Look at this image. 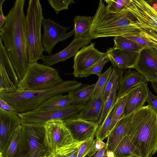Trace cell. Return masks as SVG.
Segmentation results:
<instances>
[{"instance_id": "cell-5", "label": "cell", "mask_w": 157, "mask_h": 157, "mask_svg": "<svg viewBox=\"0 0 157 157\" xmlns=\"http://www.w3.org/2000/svg\"><path fill=\"white\" fill-rule=\"evenodd\" d=\"M27 54L29 64L37 63L44 51L42 43L41 27L44 18L42 5L39 0H30L26 16Z\"/></svg>"}, {"instance_id": "cell-36", "label": "cell", "mask_w": 157, "mask_h": 157, "mask_svg": "<svg viewBox=\"0 0 157 157\" xmlns=\"http://www.w3.org/2000/svg\"><path fill=\"white\" fill-rule=\"evenodd\" d=\"M94 136L89 140L82 142L78 147V152L77 157H85L91 153L94 150V145L96 139Z\"/></svg>"}, {"instance_id": "cell-31", "label": "cell", "mask_w": 157, "mask_h": 157, "mask_svg": "<svg viewBox=\"0 0 157 157\" xmlns=\"http://www.w3.org/2000/svg\"><path fill=\"white\" fill-rule=\"evenodd\" d=\"M110 61L106 54L97 62L82 71L79 78L86 77L91 74H94L99 77L101 75L102 69L105 65Z\"/></svg>"}, {"instance_id": "cell-21", "label": "cell", "mask_w": 157, "mask_h": 157, "mask_svg": "<svg viewBox=\"0 0 157 157\" xmlns=\"http://www.w3.org/2000/svg\"><path fill=\"white\" fill-rule=\"evenodd\" d=\"M145 84L136 86L128 91V96L121 117L127 116L144 106L147 96Z\"/></svg>"}, {"instance_id": "cell-45", "label": "cell", "mask_w": 157, "mask_h": 157, "mask_svg": "<svg viewBox=\"0 0 157 157\" xmlns=\"http://www.w3.org/2000/svg\"><path fill=\"white\" fill-rule=\"evenodd\" d=\"M106 146V143L100 140H96L95 143L94 150L99 151Z\"/></svg>"}, {"instance_id": "cell-11", "label": "cell", "mask_w": 157, "mask_h": 157, "mask_svg": "<svg viewBox=\"0 0 157 157\" xmlns=\"http://www.w3.org/2000/svg\"><path fill=\"white\" fill-rule=\"evenodd\" d=\"M19 82L0 37V93H9L18 89Z\"/></svg>"}, {"instance_id": "cell-33", "label": "cell", "mask_w": 157, "mask_h": 157, "mask_svg": "<svg viewBox=\"0 0 157 157\" xmlns=\"http://www.w3.org/2000/svg\"><path fill=\"white\" fill-rule=\"evenodd\" d=\"M124 70L118 69L114 67L110 75L109 80L105 88L103 94L104 102L107 100L112 89L115 83L119 81L121 76L123 75Z\"/></svg>"}, {"instance_id": "cell-35", "label": "cell", "mask_w": 157, "mask_h": 157, "mask_svg": "<svg viewBox=\"0 0 157 157\" xmlns=\"http://www.w3.org/2000/svg\"><path fill=\"white\" fill-rule=\"evenodd\" d=\"M130 0H106L107 4L106 6L107 10L109 12L116 13L127 8Z\"/></svg>"}, {"instance_id": "cell-39", "label": "cell", "mask_w": 157, "mask_h": 157, "mask_svg": "<svg viewBox=\"0 0 157 157\" xmlns=\"http://www.w3.org/2000/svg\"><path fill=\"white\" fill-rule=\"evenodd\" d=\"M140 35L155 44L157 45V32L147 29L139 28Z\"/></svg>"}, {"instance_id": "cell-17", "label": "cell", "mask_w": 157, "mask_h": 157, "mask_svg": "<svg viewBox=\"0 0 157 157\" xmlns=\"http://www.w3.org/2000/svg\"><path fill=\"white\" fill-rule=\"evenodd\" d=\"M92 39L91 37L74 38L70 44L62 51L54 55L46 56L43 55L41 59L43 64L51 67L75 56L79 49L86 46Z\"/></svg>"}, {"instance_id": "cell-16", "label": "cell", "mask_w": 157, "mask_h": 157, "mask_svg": "<svg viewBox=\"0 0 157 157\" xmlns=\"http://www.w3.org/2000/svg\"><path fill=\"white\" fill-rule=\"evenodd\" d=\"M105 53L113 67L124 70L133 68L137 62L140 52L124 50L114 46L108 49Z\"/></svg>"}, {"instance_id": "cell-48", "label": "cell", "mask_w": 157, "mask_h": 157, "mask_svg": "<svg viewBox=\"0 0 157 157\" xmlns=\"http://www.w3.org/2000/svg\"><path fill=\"white\" fill-rule=\"evenodd\" d=\"M147 1L148 2H150V3L148 2L149 3H152L156 5V7H157V0H149ZM156 10L157 11V8H156Z\"/></svg>"}, {"instance_id": "cell-6", "label": "cell", "mask_w": 157, "mask_h": 157, "mask_svg": "<svg viewBox=\"0 0 157 157\" xmlns=\"http://www.w3.org/2000/svg\"><path fill=\"white\" fill-rule=\"evenodd\" d=\"M63 81L56 69L43 64L33 63L29 64L25 77L19 82L18 89L40 90L58 85Z\"/></svg>"}, {"instance_id": "cell-14", "label": "cell", "mask_w": 157, "mask_h": 157, "mask_svg": "<svg viewBox=\"0 0 157 157\" xmlns=\"http://www.w3.org/2000/svg\"><path fill=\"white\" fill-rule=\"evenodd\" d=\"M105 54L96 49L94 43L82 48L74 56V76L79 78L82 71L97 62Z\"/></svg>"}, {"instance_id": "cell-44", "label": "cell", "mask_w": 157, "mask_h": 157, "mask_svg": "<svg viewBox=\"0 0 157 157\" xmlns=\"http://www.w3.org/2000/svg\"><path fill=\"white\" fill-rule=\"evenodd\" d=\"M107 150V145L102 149L98 151L94 150L88 157H103Z\"/></svg>"}, {"instance_id": "cell-29", "label": "cell", "mask_w": 157, "mask_h": 157, "mask_svg": "<svg viewBox=\"0 0 157 157\" xmlns=\"http://www.w3.org/2000/svg\"><path fill=\"white\" fill-rule=\"evenodd\" d=\"M113 41L115 47L124 50L140 52L144 48L141 45L123 36H115Z\"/></svg>"}, {"instance_id": "cell-13", "label": "cell", "mask_w": 157, "mask_h": 157, "mask_svg": "<svg viewBox=\"0 0 157 157\" xmlns=\"http://www.w3.org/2000/svg\"><path fill=\"white\" fill-rule=\"evenodd\" d=\"M148 81L157 79V48L154 47L144 48L140 52L137 62L134 67Z\"/></svg>"}, {"instance_id": "cell-34", "label": "cell", "mask_w": 157, "mask_h": 157, "mask_svg": "<svg viewBox=\"0 0 157 157\" xmlns=\"http://www.w3.org/2000/svg\"><path fill=\"white\" fill-rule=\"evenodd\" d=\"M115 105L102 124L99 126L96 134V139L102 141L107 137L115 111Z\"/></svg>"}, {"instance_id": "cell-20", "label": "cell", "mask_w": 157, "mask_h": 157, "mask_svg": "<svg viewBox=\"0 0 157 157\" xmlns=\"http://www.w3.org/2000/svg\"><path fill=\"white\" fill-rule=\"evenodd\" d=\"M132 114L121 117L108 134L106 143L107 150L114 152L120 141L127 136Z\"/></svg>"}, {"instance_id": "cell-49", "label": "cell", "mask_w": 157, "mask_h": 157, "mask_svg": "<svg viewBox=\"0 0 157 157\" xmlns=\"http://www.w3.org/2000/svg\"><path fill=\"white\" fill-rule=\"evenodd\" d=\"M154 47H155L156 48H157V45H156V44H154Z\"/></svg>"}, {"instance_id": "cell-40", "label": "cell", "mask_w": 157, "mask_h": 157, "mask_svg": "<svg viewBox=\"0 0 157 157\" xmlns=\"http://www.w3.org/2000/svg\"><path fill=\"white\" fill-rule=\"evenodd\" d=\"M147 83L145 84L147 96L146 102L148 103L150 106L157 112V96L153 94L149 90Z\"/></svg>"}, {"instance_id": "cell-37", "label": "cell", "mask_w": 157, "mask_h": 157, "mask_svg": "<svg viewBox=\"0 0 157 157\" xmlns=\"http://www.w3.org/2000/svg\"><path fill=\"white\" fill-rule=\"evenodd\" d=\"M81 143H78L57 150L55 153L60 157H77L78 147Z\"/></svg>"}, {"instance_id": "cell-28", "label": "cell", "mask_w": 157, "mask_h": 157, "mask_svg": "<svg viewBox=\"0 0 157 157\" xmlns=\"http://www.w3.org/2000/svg\"><path fill=\"white\" fill-rule=\"evenodd\" d=\"M118 84L119 81L113 86L109 98L104 103L101 115L97 122L99 126L102 124L114 105L117 99V91Z\"/></svg>"}, {"instance_id": "cell-9", "label": "cell", "mask_w": 157, "mask_h": 157, "mask_svg": "<svg viewBox=\"0 0 157 157\" xmlns=\"http://www.w3.org/2000/svg\"><path fill=\"white\" fill-rule=\"evenodd\" d=\"M84 106L72 104L58 109L47 111L32 110L18 116L23 123H35L44 124L53 120H60L64 122L71 119L77 118Z\"/></svg>"}, {"instance_id": "cell-30", "label": "cell", "mask_w": 157, "mask_h": 157, "mask_svg": "<svg viewBox=\"0 0 157 157\" xmlns=\"http://www.w3.org/2000/svg\"><path fill=\"white\" fill-rule=\"evenodd\" d=\"M113 70L112 66H110L104 73L99 77L98 80L95 83L92 99L98 97L101 93H104Z\"/></svg>"}, {"instance_id": "cell-23", "label": "cell", "mask_w": 157, "mask_h": 157, "mask_svg": "<svg viewBox=\"0 0 157 157\" xmlns=\"http://www.w3.org/2000/svg\"><path fill=\"white\" fill-rule=\"evenodd\" d=\"M21 125L12 133L3 147L0 150V157H23Z\"/></svg>"}, {"instance_id": "cell-22", "label": "cell", "mask_w": 157, "mask_h": 157, "mask_svg": "<svg viewBox=\"0 0 157 157\" xmlns=\"http://www.w3.org/2000/svg\"><path fill=\"white\" fill-rule=\"evenodd\" d=\"M104 93L97 98L91 99L78 113L77 118L98 122L101 115L104 105Z\"/></svg>"}, {"instance_id": "cell-18", "label": "cell", "mask_w": 157, "mask_h": 157, "mask_svg": "<svg viewBox=\"0 0 157 157\" xmlns=\"http://www.w3.org/2000/svg\"><path fill=\"white\" fill-rule=\"evenodd\" d=\"M18 114L0 109V150L6 144L13 132L22 124Z\"/></svg>"}, {"instance_id": "cell-41", "label": "cell", "mask_w": 157, "mask_h": 157, "mask_svg": "<svg viewBox=\"0 0 157 157\" xmlns=\"http://www.w3.org/2000/svg\"><path fill=\"white\" fill-rule=\"evenodd\" d=\"M142 46L144 48L146 47H154V44L147 39L140 36H123Z\"/></svg>"}, {"instance_id": "cell-47", "label": "cell", "mask_w": 157, "mask_h": 157, "mask_svg": "<svg viewBox=\"0 0 157 157\" xmlns=\"http://www.w3.org/2000/svg\"><path fill=\"white\" fill-rule=\"evenodd\" d=\"M43 157H58L56 153H49Z\"/></svg>"}, {"instance_id": "cell-2", "label": "cell", "mask_w": 157, "mask_h": 157, "mask_svg": "<svg viewBox=\"0 0 157 157\" xmlns=\"http://www.w3.org/2000/svg\"><path fill=\"white\" fill-rule=\"evenodd\" d=\"M139 25L135 16L128 8L118 13L108 12L100 0L90 29L92 39L118 36H140Z\"/></svg>"}, {"instance_id": "cell-10", "label": "cell", "mask_w": 157, "mask_h": 157, "mask_svg": "<svg viewBox=\"0 0 157 157\" xmlns=\"http://www.w3.org/2000/svg\"><path fill=\"white\" fill-rule=\"evenodd\" d=\"M42 25L44 29L42 38V46L44 51L50 55H51L56 44L68 39L75 33L74 29L66 33L70 27L62 26L50 18H44Z\"/></svg>"}, {"instance_id": "cell-19", "label": "cell", "mask_w": 157, "mask_h": 157, "mask_svg": "<svg viewBox=\"0 0 157 157\" xmlns=\"http://www.w3.org/2000/svg\"><path fill=\"white\" fill-rule=\"evenodd\" d=\"M148 82L144 75L135 69L126 70L124 75L119 78L116 100L124 96L132 88Z\"/></svg>"}, {"instance_id": "cell-52", "label": "cell", "mask_w": 157, "mask_h": 157, "mask_svg": "<svg viewBox=\"0 0 157 157\" xmlns=\"http://www.w3.org/2000/svg\"><path fill=\"white\" fill-rule=\"evenodd\" d=\"M58 157H60L59 156H58Z\"/></svg>"}, {"instance_id": "cell-53", "label": "cell", "mask_w": 157, "mask_h": 157, "mask_svg": "<svg viewBox=\"0 0 157 157\" xmlns=\"http://www.w3.org/2000/svg\"></svg>"}, {"instance_id": "cell-7", "label": "cell", "mask_w": 157, "mask_h": 157, "mask_svg": "<svg viewBox=\"0 0 157 157\" xmlns=\"http://www.w3.org/2000/svg\"><path fill=\"white\" fill-rule=\"evenodd\" d=\"M21 126L23 157H43L50 153L44 144V124L23 123Z\"/></svg>"}, {"instance_id": "cell-3", "label": "cell", "mask_w": 157, "mask_h": 157, "mask_svg": "<svg viewBox=\"0 0 157 157\" xmlns=\"http://www.w3.org/2000/svg\"><path fill=\"white\" fill-rule=\"evenodd\" d=\"M127 136L140 156L155 155L157 151V112L148 105L133 112Z\"/></svg>"}, {"instance_id": "cell-42", "label": "cell", "mask_w": 157, "mask_h": 157, "mask_svg": "<svg viewBox=\"0 0 157 157\" xmlns=\"http://www.w3.org/2000/svg\"><path fill=\"white\" fill-rule=\"evenodd\" d=\"M0 109L6 112L18 114L15 108L0 98Z\"/></svg>"}, {"instance_id": "cell-24", "label": "cell", "mask_w": 157, "mask_h": 157, "mask_svg": "<svg viewBox=\"0 0 157 157\" xmlns=\"http://www.w3.org/2000/svg\"><path fill=\"white\" fill-rule=\"evenodd\" d=\"M95 84H85L68 92L73 104L85 106L92 99Z\"/></svg>"}, {"instance_id": "cell-15", "label": "cell", "mask_w": 157, "mask_h": 157, "mask_svg": "<svg viewBox=\"0 0 157 157\" xmlns=\"http://www.w3.org/2000/svg\"><path fill=\"white\" fill-rule=\"evenodd\" d=\"M74 141L81 143L96 136L99 125L97 122L77 118L64 122Z\"/></svg>"}, {"instance_id": "cell-38", "label": "cell", "mask_w": 157, "mask_h": 157, "mask_svg": "<svg viewBox=\"0 0 157 157\" xmlns=\"http://www.w3.org/2000/svg\"><path fill=\"white\" fill-rule=\"evenodd\" d=\"M48 4L54 10L56 14L64 10H68L69 5L75 3L72 0H48Z\"/></svg>"}, {"instance_id": "cell-50", "label": "cell", "mask_w": 157, "mask_h": 157, "mask_svg": "<svg viewBox=\"0 0 157 157\" xmlns=\"http://www.w3.org/2000/svg\"><path fill=\"white\" fill-rule=\"evenodd\" d=\"M103 157H107V155L105 154L104 155Z\"/></svg>"}, {"instance_id": "cell-1", "label": "cell", "mask_w": 157, "mask_h": 157, "mask_svg": "<svg viewBox=\"0 0 157 157\" xmlns=\"http://www.w3.org/2000/svg\"><path fill=\"white\" fill-rule=\"evenodd\" d=\"M25 0H16L6 16L0 29V37L19 82L24 78L29 64L27 54V23L24 12Z\"/></svg>"}, {"instance_id": "cell-12", "label": "cell", "mask_w": 157, "mask_h": 157, "mask_svg": "<svg viewBox=\"0 0 157 157\" xmlns=\"http://www.w3.org/2000/svg\"><path fill=\"white\" fill-rule=\"evenodd\" d=\"M127 8L136 18L140 28L157 32V11L146 1L130 0Z\"/></svg>"}, {"instance_id": "cell-26", "label": "cell", "mask_w": 157, "mask_h": 157, "mask_svg": "<svg viewBox=\"0 0 157 157\" xmlns=\"http://www.w3.org/2000/svg\"><path fill=\"white\" fill-rule=\"evenodd\" d=\"M94 18V17L80 16L75 17L73 20L75 30L74 38L91 37L90 30Z\"/></svg>"}, {"instance_id": "cell-43", "label": "cell", "mask_w": 157, "mask_h": 157, "mask_svg": "<svg viewBox=\"0 0 157 157\" xmlns=\"http://www.w3.org/2000/svg\"><path fill=\"white\" fill-rule=\"evenodd\" d=\"M5 0H0V29L4 25L6 20V17L4 16L2 10V5Z\"/></svg>"}, {"instance_id": "cell-27", "label": "cell", "mask_w": 157, "mask_h": 157, "mask_svg": "<svg viewBox=\"0 0 157 157\" xmlns=\"http://www.w3.org/2000/svg\"><path fill=\"white\" fill-rule=\"evenodd\" d=\"M116 157L140 156L139 153L126 136L120 141L114 152Z\"/></svg>"}, {"instance_id": "cell-32", "label": "cell", "mask_w": 157, "mask_h": 157, "mask_svg": "<svg viewBox=\"0 0 157 157\" xmlns=\"http://www.w3.org/2000/svg\"><path fill=\"white\" fill-rule=\"evenodd\" d=\"M128 95V92L117 100L115 104V109L112 120L109 127L108 135L121 118Z\"/></svg>"}, {"instance_id": "cell-25", "label": "cell", "mask_w": 157, "mask_h": 157, "mask_svg": "<svg viewBox=\"0 0 157 157\" xmlns=\"http://www.w3.org/2000/svg\"><path fill=\"white\" fill-rule=\"evenodd\" d=\"M72 104V102L68 95H63L60 94L48 98L33 110L47 111L61 108Z\"/></svg>"}, {"instance_id": "cell-46", "label": "cell", "mask_w": 157, "mask_h": 157, "mask_svg": "<svg viewBox=\"0 0 157 157\" xmlns=\"http://www.w3.org/2000/svg\"><path fill=\"white\" fill-rule=\"evenodd\" d=\"M151 86L155 91L157 96V79L150 82Z\"/></svg>"}, {"instance_id": "cell-8", "label": "cell", "mask_w": 157, "mask_h": 157, "mask_svg": "<svg viewBox=\"0 0 157 157\" xmlns=\"http://www.w3.org/2000/svg\"><path fill=\"white\" fill-rule=\"evenodd\" d=\"M44 126V144L49 153H55L59 149L77 143L74 141L63 121L52 120L46 122Z\"/></svg>"}, {"instance_id": "cell-51", "label": "cell", "mask_w": 157, "mask_h": 157, "mask_svg": "<svg viewBox=\"0 0 157 157\" xmlns=\"http://www.w3.org/2000/svg\"><path fill=\"white\" fill-rule=\"evenodd\" d=\"M140 157V156H135V157Z\"/></svg>"}, {"instance_id": "cell-4", "label": "cell", "mask_w": 157, "mask_h": 157, "mask_svg": "<svg viewBox=\"0 0 157 157\" xmlns=\"http://www.w3.org/2000/svg\"><path fill=\"white\" fill-rule=\"evenodd\" d=\"M82 85L75 80L65 81L54 86L40 90L17 89L11 93H0V98L13 107L17 113H23L33 110L54 95L68 93Z\"/></svg>"}]
</instances>
